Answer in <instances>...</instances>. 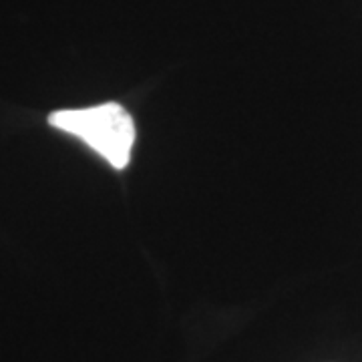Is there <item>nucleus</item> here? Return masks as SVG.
I'll use <instances>...</instances> for the list:
<instances>
[{
	"label": "nucleus",
	"instance_id": "f257e3e1",
	"mask_svg": "<svg viewBox=\"0 0 362 362\" xmlns=\"http://www.w3.org/2000/svg\"><path fill=\"white\" fill-rule=\"evenodd\" d=\"M49 123L83 139L115 169L127 168L135 143V123L123 105L109 101L85 109H61L49 115Z\"/></svg>",
	"mask_w": 362,
	"mask_h": 362
}]
</instances>
